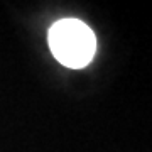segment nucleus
Masks as SVG:
<instances>
[{"label":"nucleus","instance_id":"nucleus-1","mask_svg":"<svg viewBox=\"0 0 152 152\" xmlns=\"http://www.w3.org/2000/svg\"><path fill=\"white\" fill-rule=\"evenodd\" d=\"M49 48L61 64L80 69L93 59L96 39L85 22L78 19H63L49 31Z\"/></svg>","mask_w":152,"mask_h":152}]
</instances>
